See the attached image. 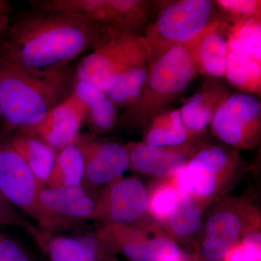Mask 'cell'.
Here are the masks:
<instances>
[{
  "label": "cell",
  "mask_w": 261,
  "mask_h": 261,
  "mask_svg": "<svg viewBox=\"0 0 261 261\" xmlns=\"http://www.w3.org/2000/svg\"><path fill=\"white\" fill-rule=\"evenodd\" d=\"M73 94L84 105V123L91 133L100 135L116 126L118 122L117 106L102 89L84 81L75 80Z\"/></svg>",
  "instance_id": "obj_19"
},
{
  "label": "cell",
  "mask_w": 261,
  "mask_h": 261,
  "mask_svg": "<svg viewBox=\"0 0 261 261\" xmlns=\"http://www.w3.org/2000/svg\"><path fill=\"white\" fill-rule=\"evenodd\" d=\"M226 25L217 19L201 36L194 54L197 73L208 78L225 77L228 53Z\"/></svg>",
  "instance_id": "obj_18"
},
{
  "label": "cell",
  "mask_w": 261,
  "mask_h": 261,
  "mask_svg": "<svg viewBox=\"0 0 261 261\" xmlns=\"http://www.w3.org/2000/svg\"><path fill=\"white\" fill-rule=\"evenodd\" d=\"M33 9L85 15L106 25L143 35L152 3L145 0H32Z\"/></svg>",
  "instance_id": "obj_6"
},
{
  "label": "cell",
  "mask_w": 261,
  "mask_h": 261,
  "mask_svg": "<svg viewBox=\"0 0 261 261\" xmlns=\"http://www.w3.org/2000/svg\"><path fill=\"white\" fill-rule=\"evenodd\" d=\"M166 224L176 236H192L202 227L200 204L191 196L180 192Z\"/></svg>",
  "instance_id": "obj_26"
},
{
  "label": "cell",
  "mask_w": 261,
  "mask_h": 261,
  "mask_svg": "<svg viewBox=\"0 0 261 261\" xmlns=\"http://www.w3.org/2000/svg\"><path fill=\"white\" fill-rule=\"evenodd\" d=\"M71 66L44 71H25L0 65V106L5 133L39 124L73 93Z\"/></svg>",
  "instance_id": "obj_2"
},
{
  "label": "cell",
  "mask_w": 261,
  "mask_h": 261,
  "mask_svg": "<svg viewBox=\"0 0 261 261\" xmlns=\"http://www.w3.org/2000/svg\"><path fill=\"white\" fill-rule=\"evenodd\" d=\"M107 25L85 15L32 9L10 20L0 65L25 71L64 68L102 39Z\"/></svg>",
  "instance_id": "obj_1"
},
{
  "label": "cell",
  "mask_w": 261,
  "mask_h": 261,
  "mask_svg": "<svg viewBox=\"0 0 261 261\" xmlns=\"http://www.w3.org/2000/svg\"><path fill=\"white\" fill-rule=\"evenodd\" d=\"M3 236H4V235L2 234V233H0V240H1V239L3 238Z\"/></svg>",
  "instance_id": "obj_36"
},
{
  "label": "cell",
  "mask_w": 261,
  "mask_h": 261,
  "mask_svg": "<svg viewBox=\"0 0 261 261\" xmlns=\"http://www.w3.org/2000/svg\"><path fill=\"white\" fill-rule=\"evenodd\" d=\"M219 140L235 148H255L260 142L261 103L252 94H231L221 105L211 125Z\"/></svg>",
  "instance_id": "obj_8"
},
{
  "label": "cell",
  "mask_w": 261,
  "mask_h": 261,
  "mask_svg": "<svg viewBox=\"0 0 261 261\" xmlns=\"http://www.w3.org/2000/svg\"><path fill=\"white\" fill-rule=\"evenodd\" d=\"M9 15H0V47L4 40L7 29L10 22Z\"/></svg>",
  "instance_id": "obj_32"
},
{
  "label": "cell",
  "mask_w": 261,
  "mask_h": 261,
  "mask_svg": "<svg viewBox=\"0 0 261 261\" xmlns=\"http://www.w3.org/2000/svg\"><path fill=\"white\" fill-rule=\"evenodd\" d=\"M4 140L21 156L38 179L46 185L58 150L37 137L18 132Z\"/></svg>",
  "instance_id": "obj_20"
},
{
  "label": "cell",
  "mask_w": 261,
  "mask_h": 261,
  "mask_svg": "<svg viewBox=\"0 0 261 261\" xmlns=\"http://www.w3.org/2000/svg\"><path fill=\"white\" fill-rule=\"evenodd\" d=\"M44 184L5 140H0V192L16 208L38 222L39 196Z\"/></svg>",
  "instance_id": "obj_11"
},
{
  "label": "cell",
  "mask_w": 261,
  "mask_h": 261,
  "mask_svg": "<svg viewBox=\"0 0 261 261\" xmlns=\"http://www.w3.org/2000/svg\"><path fill=\"white\" fill-rule=\"evenodd\" d=\"M225 77L243 93L260 94L261 63L245 55L228 51Z\"/></svg>",
  "instance_id": "obj_24"
},
{
  "label": "cell",
  "mask_w": 261,
  "mask_h": 261,
  "mask_svg": "<svg viewBox=\"0 0 261 261\" xmlns=\"http://www.w3.org/2000/svg\"><path fill=\"white\" fill-rule=\"evenodd\" d=\"M75 143L80 147L85 163L83 184L87 187L110 185L123 177L130 169L126 146L113 141L99 140L92 133L80 134Z\"/></svg>",
  "instance_id": "obj_12"
},
{
  "label": "cell",
  "mask_w": 261,
  "mask_h": 261,
  "mask_svg": "<svg viewBox=\"0 0 261 261\" xmlns=\"http://www.w3.org/2000/svg\"><path fill=\"white\" fill-rule=\"evenodd\" d=\"M0 226H15L23 228L32 238L35 239L38 243H40L43 239L37 226H35L29 220L25 219L23 214L19 213L16 207H14L7 200L0 192Z\"/></svg>",
  "instance_id": "obj_28"
},
{
  "label": "cell",
  "mask_w": 261,
  "mask_h": 261,
  "mask_svg": "<svg viewBox=\"0 0 261 261\" xmlns=\"http://www.w3.org/2000/svg\"><path fill=\"white\" fill-rule=\"evenodd\" d=\"M214 2L178 0L164 3L152 23L146 27L143 37L152 60L176 46L191 42L214 23Z\"/></svg>",
  "instance_id": "obj_5"
},
{
  "label": "cell",
  "mask_w": 261,
  "mask_h": 261,
  "mask_svg": "<svg viewBox=\"0 0 261 261\" xmlns=\"http://www.w3.org/2000/svg\"><path fill=\"white\" fill-rule=\"evenodd\" d=\"M85 112L84 105L73 93L39 124L18 132L37 137L58 151L76 140Z\"/></svg>",
  "instance_id": "obj_14"
},
{
  "label": "cell",
  "mask_w": 261,
  "mask_h": 261,
  "mask_svg": "<svg viewBox=\"0 0 261 261\" xmlns=\"http://www.w3.org/2000/svg\"><path fill=\"white\" fill-rule=\"evenodd\" d=\"M231 22L254 18H261L260 0H218L214 2Z\"/></svg>",
  "instance_id": "obj_30"
},
{
  "label": "cell",
  "mask_w": 261,
  "mask_h": 261,
  "mask_svg": "<svg viewBox=\"0 0 261 261\" xmlns=\"http://www.w3.org/2000/svg\"><path fill=\"white\" fill-rule=\"evenodd\" d=\"M191 141L177 147H154L144 142L128 144L130 168L154 177L173 178L201 147Z\"/></svg>",
  "instance_id": "obj_13"
},
{
  "label": "cell",
  "mask_w": 261,
  "mask_h": 261,
  "mask_svg": "<svg viewBox=\"0 0 261 261\" xmlns=\"http://www.w3.org/2000/svg\"><path fill=\"white\" fill-rule=\"evenodd\" d=\"M152 53L143 35L107 25L93 51L75 69V79L102 89L113 75L137 67L150 66Z\"/></svg>",
  "instance_id": "obj_4"
},
{
  "label": "cell",
  "mask_w": 261,
  "mask_h": 261,
  "mask_svg": "<svg viewBox=\"0 0 261 261\" xmlns=\"http://www.w3.org/2000/svg\"><path fill=\"white\" fill-rule=\"evenodd\" d=\"M149 71V66L137 67L113 75L102 89L117 107L128 109L143 92Z\"/></svg>",
  "instance_id": "obj_22"
},
{
  "label": "cell",
  "mask_w": 261,
  "mask_h": 261,
  "mask_svg": "<svg viewBox=\"0 0 261 261\" xmlns=\"http://www.w3.org/2000/svg\"><path fill=\"white\" fill-rule=\"evenodd\" d=\"M238 154L221 146L201 147L173 177V185L198 203L218 195L226 177L236 171Z\"/></svg>",
  "instance_id": "obj_7"
},
{
  "label": "cell",
  "mask_w": 261,
  "mask_h": 261,
  "mask_svg": "<svg viewBox=\"0 0 261 261\" xmlns=\"http://www.w3.org/2000/svg\"><path fill=\"white\" fill-rule=\"evenodd\" d=\"M97 200L84 184L61 188L44 186L39 196L40 214L37 226L46 237L88 221Z\"/></svg>",
  "instance_id": "obj_9"
},
{
  "label": "cell",
  "mask_w": 261,
  "mask_h": 261,
  "mask_svg": "<svg viewBox=\"0 0 261 261\" xmlns=\"http://www.w3.org/2000/svg\"><path fill=\"white\" fill-rule=\"evenodd\" d=\"M204 32L191 42L168 49L152 60L148 79L137 101L120 117L127 128L145 127L155 115L177 99L197 73L195 50Z\"/></svg>",
  "instance_id": "obj_3"
},
{
  "label": "cell",
  "mask_w": 261,
  "mask_h": 261,
  "mask_svg": "<svg viewBox=\"0 0 261 261\" xmlns=\"http://www.w3.org/2000/svg\"><path fill=\"white\" fill-rule=\"evenodd\" d=\"M168 261H187L185 259V255H183V252L177 255V256L173 257V258L170 259Z\"/></svg>",
  "instance_id": "obj_34"
},
{
  "label": "cell",
  "mask_w": 261,
  "mask_h": 261,
  "mask_svg": "<svg viewBox=\"0 0 261 261\" xmlns=\"http://www.w3.org/2000/svg\"><path fill=\"white\" fill-rule=\"evenodd\" d=\"M228 50L261 63V18L232 22L227 33Z\"/></svg>",
  "instance_id": "obj_25"
},
{
  "label": "cell",
  "mask_w": 261,
  "mask_h": 261,
  "mask_svg": "<svg viewBox=\"0 0 261 261\" xmlns=\"http://www.w3.org/2000/svg\"><path fill=\"white\" fill-rule=\"evenodd\" d=\"M180 192L173 184L159 187L152 195H149V214L160 222L166 223Z\"/></svg>",
  "instance_id": "obj_27"
},
{
  "label": "cell",
  "mask_w": 261,
  "mask_h": 261,
  "mask_svg": "<svg viewBox=\"0 0 261 261\" xmlns=\"http://www.w3.org/2000/svg\"><path fill=\"white\" fill-rule=\"evenodd\" d=\"M13 8L11 3L8 0H0V15H9Z\"/></svg>",
  "instance_id": "obj_33"
},
{
  "label": "cell",
  "mask_w": 261,
  "mask_h": 261,
  "mask_svg": "<svg viewBox=\"0 0 261 261\" xmlns=\"http://www.w3.org/2000/svg\"><path fill=\"white\" fill-rule=\"evenodd\" d=\"M42 246L50 261H106V252L113 249L98 231L70 237L48 235Z\"/></svg>",
  "instance_id": "obj_17"
},
{
  "label": "cell",
  "mask_w": 261,
  "mask_h": 261,
  "mask_svg": "<svg viewBox=\"0 0 261 261\" xmlns=\"http://www.w3.org/2000/svg\"><path fill=\"white\" fill-rule=\"evenodd\" d=\"M149 200L148 191L140 179L122 177L101 192L88 221L137 227L149 213Z\"/></svg>",
  "instance_id": "obj_10"
},
{
  "label": "cell",
  "mask_w": 261,
  "mask_h": 261,
  "mask_svg": "<svg viewBox=\"0 0 261 261\" xmlns=\"http://www.w3.org/2000/svg\"><path fill=\"white\" fill-rule=\"evenodd\" d=\"M224 261H261V235L253 229L231 248Z\"/></svg>",
  "instance_id": "obj_29"
},
{
  "label": "cell",
  "mask_w": 261,
  "mask_h": 261,
  "mask_svg": "<svg viewBox=\"0 0 261 261\" xmlns=\"http://www.w3.org/2000/svg\"><path fill=\"white\" fill-rule=\"evenodd\" d=\"M85 163L80 147L75 142L58 151L56 162L46 186L53 188L82 185Z\"/></svg>",
  "instance_id": "obj_23"
},
{
  "label": "cell",
  "mask_w": 261,
  "mask_h": 261,
  "mask_svg": "<svg viewBox=\"0 0 261 261\" xmlns=\"http://www.w3.org/2000/svg\"><path fill=\"white\" fill-rule=\"evenodd\" d=\"M231 93L221 79L209 78L180 108L184 125L192 135L203 132L214 119L221 105Z\"/></svg>",
  "instance_id": "obj_16"
},
{
  "label": "cell",
  "mask_w": 261,
  "mask_h": 261,
  "mask_svg": "<svg viewBox=\"0 0 261 261\" xmlns=\"http://www.w3.org/2000/svg\"><path fill=\"white\" fill-rule=\"evenodd\" d=\"M3 119V113H2L1 106H0V121Z\"/></svg>",
  "instance_id": "obj_35"
},
{
  "label": "cell",
  "mask_w": 261,
  "mask_h": 261,
  "mask_svg": "<svg viewBox=\"0 0 261 261\" xmlns=\"http://www.w3.org/2000/svg\"><path fill=\"white\" fill-rule=\"evenodd\" d=\"M234 207H221L209 216L204 228L202 253L207 261H224L241 239L252 231L246 219Z\"/></svg>",
  "instance_id": "obj_15"
},
{
  "label": "cell",
  "mask_w": 261,
  "mask_h": 261,
  "mask_svg": "<svg viewBox=\"0 0 261 261\" xmlns=\"http://www.w3.org/2000/svg\"><path fill=\"white\" fill-rule=\"evenodd\" d=\"M145 142L154 147H177L195 139L182 122L179 109L163 111L149 121Z\"/></svg>",
  "instance_id": "obj_21"
},
{
  "label": "cell",
  "mask_w": 261,
  "mask_h": 261,
  "mask_svg": "<svg viewBox=\"0 0 261 261\" xmlns=\"http://www.w3.org/2000/svg\"><path fill=\"white\" fill-rule=\"evenodd\" d=\"M0 261H31L25 250L13 239L3 236L0 240Z\"/></svg>",
  "instance_id": "obj_31"
}]
</instances>
